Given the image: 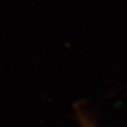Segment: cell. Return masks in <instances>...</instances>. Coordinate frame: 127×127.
Returning <instances> with one entry per match:
<instances>
[{"mask_svg": "<svg viewBox=\"0 0 127 127\" xmlns=\"http://www.w3.org/2000/svg\"><path fill=\"white\" fill-rule=\"evenodd\" d=\"M73 107H74L75 113H76V117H77V121L79 122L81 127H97L92 117L84 108V103L77 102L73 105Z\"/></svg>", "mask_w": 127, "mask_h": 127, "instance_id": "1", "label": "cell"}]
</instances>
